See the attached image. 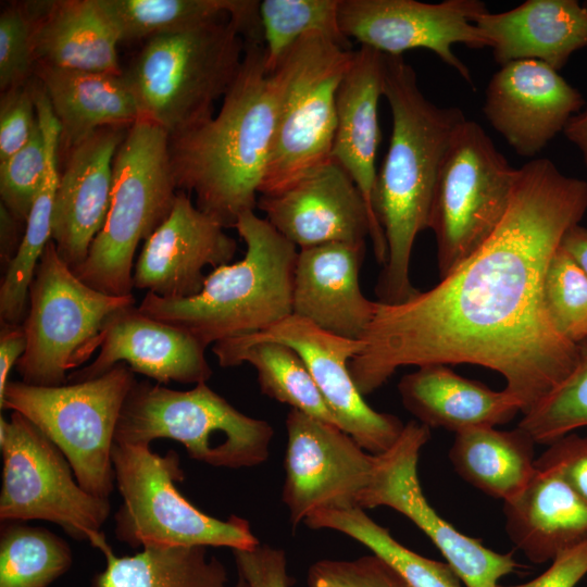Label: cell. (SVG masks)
<instances>
[{
    "label": "cell",
    "mask_w": 587,
    "mask_h": 587,
    "mask_svg": "<svg viewBox=\"0 0 587 587\" xmlns=\"http://www.w3.org/2000/svg\"><path fill=\"white\" fill-rule=\"evenodd\" d=\"M60 125L59 152L103 127H129L138 120L134 97L122 74L66 70L36 64Z\"/></svg>",
    "instance_id": "obj_29"
},
{
    "label": "cell",
    "mask_w": 587,
    "mask_h": 587,
    "mask_svg": "<svg viewBox=\"0 0 587 587\" xmlns=\"http://www.w3.org/2000/svg\"><path fill=\"white\" fill-rule=\"evenodd\" d=\"M277 92L263 42H249L216 115L170 137L171 168L178 190L225 228L254 211L271 151Z\"/></svg>",
    "instance_id": "obj_3"
},
{
    "label": "cell",
    "mask_w": 587,
    "mask_h": 587,
    "mask_svg": "<svg viewBox=\"0 0 587 587\" xmlns=\"http://www.w3.org/2000/svg\"><path fill=\"white\" fill-rule=\"evenodd\" d=\"M27 337L23 325L1 324L0 333V397L9 383V374L24 354Z\"/></svg>",
    "instance_id": "obj_47"
},
{
    "label": "cell",
    "mask_w": 587,
    "mask_h": 587,
    "mask_svg": "<svg viewBox=\"0 0 587 587\" xmlns=\"http://www.w3.org/2000/svg\"><path fill=\"white\" fill-rule=\"evenodd\" d=\"M47 167V147L38 123L28 142L0 163V197L16 220L26 223Z\"/></svg>",
    "instance_id": "obj_40"
},
{
    "label": "cell",
    "mask_w": 587,
    "mask_h": 587,
    "mask_svg": "<svg viewBox=\"0 0 587 587\" xmlns=\"http://www.w3.org/2000/svg\"><path fill=\"white\" fill-rule=\"evenodd\" d=\"M561 247L587 275V227L577 224L570 228L562 238Z\"/></svg>",
    "instance_id": "obj_49"
},
{
    "label": "cell",
    "mask_w": 587,
    "mask_h": 587,
    "mask_svg": "<svg viewBox=\"0 0 587 587\" xmlns=\"http://www.w3.org/2000/svg\"><path fill=\"white\" fill-rule=\"evenodd\" d=\"M1 217V261L5 266L16 252L22 239H18L17 225L21 221L16 220L3 205L0 207ZM23 223V222H22Z\"/></svg>",
    "instance_id": "obj_48"
},
{
    "label": "cell",
    "mask_w": 587,
    "mask_h": 587,
    "mask_svg": "<svg viewBox=\"0 0 587 587\" xmlns=\"http://www.w3.org/2000/svg\"><path fill=\"white\" fill-rule=\"evenodd\" d=\"M0 535V587H48L71 567L72 550L54 533L4 522Z\"/></svg>",
    "instance_id": "obj_35"
},
{
    "label": "cell",
    "mask_w": 587,
    "mask_h": 587,
    "mask_svg": "<svg viewBox=\"0 0 587 587\" xmlns=\"http://www.w3.org/2000/svg\"><path fill=\"white\" fill-rule=\"evenodd\" d=\"M36 124L37 112L32 83L1 92L0 163L28 142Z\"/></svg>",
    "instance_id": "obj_43"
},
{
    "label": "cell",
    "mask_w": 587,
    "mask_h": 587,
    "mask_svg": "<svg viewBox=\"0 0 587 587\" xmlns=\"http://www.w3.org/2000/svg\"><path fill=\"white\" fill-rule=\"evenodd\" d=\"M488 11L479 0H340L341 33L361 46L388 55L412 49H427L473 85L469 67L453 52V45L489 48L474 18Z\"/></svg>",
    "instance_id": "obj_16"
},
{
    "label": "cell",
    "mask_w": 587,
    "mask_h": 587,
    "mask_svg": "<svg viewBox=\"0 0 587 587\" xmlns=\"http://www.w3.org/2000/svg\"><path fill=\"white\" fill-rule=\"evenodd\" d=\"M90 544L107 562L91 587H227L225 565L207 547H148L117 557L103 533Z\"/></svg>",
    "instance_id": "obj_32"
},
{
    "label": "cell",
    "mask_w": 587,
    "mask_h": 587,
    "mask_svg": "<svg viewBox=\"0 0 587 587\" xmlns=\"http://www.w3.org/2000/svg\"><path fill=\"white\" fill-rule=\"evenodd\" d=\"M282 498L294 527L321 510L360 508L377 464L335 424L290 408Z\"/></svg>",
    "instance_id": "obj_15"
},
{
    "label": "cell",
    "mask_w": 587,
    "mask_h": 587,
    "mask_svg": "<svg viewBox=\"0 0 587 587\" xmlns=\"http://www.w3.org/2000/svg\"><path fill=\"white\" fill-rule=\"evenodd\" d=\"M308 587H410L375 554L354 560H320L308 571Z\"/></svg>",
    "instance_id": "obj_42"
},
{
    "label": "cell",
    "mask_w": 587,
    "mask_h": 587,
    "mask_svg": "<svg viewBox=\"0 0 587 587\" xmlns=\"http://www.w3.org/2000/svg\"><path fill=\"white\" fill-rule=\"evenodd\" d=\"M168 134L138 118L113 160V186L105 223L74 274L111 296L132 295L134 255L170 215L178 189L171 168Z\"/></svg>",
    "instance_id": "obj_6"
},
{
    "label": "cell",
    "mask_w": 587,
    "mask_h": 587,
    "mask_svg": "<svg viewBox=\"0 0 587 587\" xmlns=\"http://www.w3.org/2000/svg\"><path fill=\"white\" fill-rule=\"evenodd\" d=\"M58 183V173L49 170L26 220L22 241L5 266L0 285L1 324H22L29 286L51 240L52 210Z\"/></svg>",
    "instance_id": "obj_36"
},
{
    "label": "cell",
    "mask_w": 587,
    "mask_h": 587,
    "mask_svg": "<svg viewBox=\"0 0 587 587\" xmlns=\"http://www.w3.org/2000/svg\"><path fill=\"white\" fill-rule=\"evenodd\" d=\"M237 572L248 587H289L287 559L284 550L258 545L249 550H233Z\"/></svg>",
    "instance_id": "obj_45"
},
{
    "label": "cell",
    "mask_w": 587,
    "mask_h": 587,
    "mask_svg": "<svg viewBox=\"0 0 587 587\" xmlns=\"http://www.w3.org/2000/svg\"><path fill=\"white\" fill-rule=\"evenodd\" d=\"M542 294L555 329L574 344L587 339V275L561 245L548 263Z\"/></svg>",
    "instance_id": "obj_39"
},
{
    "label": "cell",
    "mask_w": 587,
    "mask_h": 587,
    "mask_svg": "<svg viewBox=\"0 0 587 587\" xmlns=\"http://www.w3.org/2000/svg\"><path fill=\"white\" fill-rule=\"evenodd\" d=\"M535 444L520 427H474L455 434L449 459L465 482L504 503L514 500L536 473Z\"/></svg>",
    "instance_id": "obj_31"
},
{
    "label": "cell",
    "mask_w": 587,
    "mask_h": 587,
    "mask_svg": "<svg viewBox=\"0 0 587 587\" xmlns=\"http://www.w3.org/2000/svg\"><path fill=\"white\" fill-rule=\"evenodd\" d=\"M585 105L558 71L536 60L502 65L490 78L483 112L521 157L538 154Z\"/></svg>",
    "instance_id": "obj_18"
},
{
    "label": "cell",
    "mask_w": 587,
    "mask_h": 587,
    "mask_svg": "<svg viewBox=\"0 0 587 587\" xmlns=\"http://www.w3.org/2000/svg\"><path fill=\"white\" fill-rule=\"evenodd\" d=\"M135 373L118 363L103 375L61 386L9 382L0 408L35 424L65 455L78 484L108 498L115 486L112 449Z\"/></svg>",
    "instance_id": "obj_10"
},
{
    "label": "cell",
    "mask_w": 587,
    "mask_h": 587,
    "mask_svg": "<svg viewBox=\"0 0 587 587\" xmlns=\"http://www.w3.org/2000/svg\"><path fill=\"white\" fill-rule=\"evenodd\" d=\"M257 208L300 249L330 242L365 246L371 234V216L359 188L332 160L280 192L261 195Z\"/></svg>",
    "instance_id": "obj_20"
},
{
    "label": "cell",
    "mask_w": 587,
    "mask_h": 587,
    "mask_svg": "<svg viewBox=\"0 0 587 587\" xmlns=\"http://www.w3.org/2000/svg\"><path fill=\"white\" fill-rule=\"evenodd\" d=\"M312 529L340 532L364 545L392 567L410 587H462L447 562L425 558L397 541L361 508L321 510L304 522Z\"/></svg>",
    "instance_id": "obj_34"
},
{
    "label": "cell",
    "mask_w": 587,
    "mask_h": 587,
    "mask_svg": "<svg viewBox=\"0 0 587 587\" xmlns=\"http://www.w3.org/2000/svg\"><path fill=\"white\" fill-rule=\"evenodd\" d=\"M235 587H248V584L247 582L245 580V578L238 574V577H237V582H236V585Z\"/></svg>",
    "instance_id": "obj_51"
},
{
    "label": "cell",
    "mask_w": 587,
    "mask_h": 587,
    "mask_svg": "<svg viewBox=\"0 0 587 587\" xmlns=\"http://www.w3.org/2000/svg\"><path fill=\"white\" fill-rule=\"evenodd\" d=\"M0 448L2 522L48 521L89 542L102 533L109 499L86 491L61 450L23 414L0 417Z\"/></svg>",
    "instance_id": "obj_13"
},
{
    "label": "cell",
    "mask_w": 587,
    "mask_h": 587,
    "mask_svg": "<svg viewBox=\"0 0 587 587\" xmlns=\"http://www.w3.org/2000/svg\"><path fill=\"white\" fill-rule=\"evenodd\" d=\"M339 1H260L259 12L267 71L273 72L290 47L311 33H322L350 49V41L339 26Z\"/></svg>",
    "instance_id": "obj_37"
},
{
    "label": "cell",
    "mask_w": 587,
    "mask_h": 587,
    "mask_svg": "<svg viewBox=\"0 0 587 587\" xmlns=\"http://www.w3.org/2000/svg\"><path fill=\"white\" fill-rule=\"evenodd\" d=\"M516 177L517 168L479 124L466 118L458 126L438 174L428 220L441 278L492 235L509 208Z\"/></svg>",
    "instance_id": "obj_12"
},
{
    "label": "cell",
    "mask_w": 587,
    "mask_h": 587,
    "mask_svg": "<svg viewBox=\"0 0 587 587\" xmlns=\"http://www.w3.org/2000/svg\"><path fill=\"white\" fill-rule=\"evenodd\" d=\"M503 511L510 540L533 563L552 561L587 540V502L554 471L536 469Z\"/></svg>",
    "instance_id": "obj_28"
},
{
    "label": "cell",
    "mask_w": 587,
    "mask_h": 587,
    "mask_svg": "<svg viewBox=\"0 0 587 587\" xmlns=\"http://www.w3.org/2000/svg\"><path fill=\"white\" fill-rule=\"evenodd\" d=\"M365 246L330 242L298 251L292 314L347 339L361 340L376 311L359 283Z\"/></svg>",
    "instance_id": "obj_24"
},
{
    "label": "cell",
    "mask_w": 587,
    "mask_h": 587,
    "mask_svg": "<svg viewBox=\"0 0 587 587\" xmlns=\"http://www.w3.org/2000/svg\"><path fill=\"white\" fill-rule=\"evenodd\" d=\"M587 574V540L560 552L536 578L519 585L498 587H575Z\"/></svg>",
    "instance_id": "obj_46"
},
{
    "label": "cell",
    "mask_w": 587,
    "mask_h": 587,
    "mask_svg": "<svg viewBox=\"0 0 587 587\" xmlns=\"http://www.w3.org/2000/svg\"><path fill=\"white\" fill-rule=\"evenodd\" d=\"M517 427L536 444L547 445L587 427V339L578 344V360L573 371L537 407L523 414Z\"/></svg>",
    "instance_id": "obj_38"
},
{
    "label": "cell",
    "mask_w": 587,
    "mask_h": 587,
    "mask_svg": "<svg viewBox=\"0 0 587 587\" xmlns=\"http://www.w3.org/2000/svg\"><path fill=\"white\" fill-rule=\"evenodd\" d=\"M500 66L536 60L560 71L587 48V9L576 0H527L516 8L474 18Z\"/></svg>",
    "instance_id": "obj_25"
},
{
    "label": "cell",
    "mask_w": 587,
    "mask_h": 587,
    "mask_svg": "<svg viewBox=\"0 0 587 587\" xmlns=\"http://www.w3.org/2000/svg\"><path fill=\"white\" fill-rule=\"evenodd\" d=\"M385 53L361 46L354 50L336 96L337 125L329 159L341 166L359 188L371 216L373 250L382 265L387 260L383 229L373 211L375 166L380 140L378 103L384 96Z\"/></svg>",
    "instance_id": "obj_23"
},
{
    "label": "cell",
    "mask_w": 587,
    "mask_h": 587,
    "mask_svg": "<svg viewBox=\"0 0 587 587\" xmlns=\"http://www.w3.org/2000/svg\"><path fill=\"white\" fill-rule=\"evenodd\" d=\"M205 349L189 333L152 319L132 305L112 317L96 359L72 372L67 383L99 377L118 363L161 385L207 383L212 369Z\"/></svg>",
    "instance_id": "obj_22"
},
{
    "label": "cell",
    "mask_w": 587,
    "mask_h": 587,
    "mask_svg": "<svg viewBox=\"0 0 587 587\" xmlns=\"http://www.w3.org/2000/svg\"><path fill=\"white\" fill-rule=\"evenodd\" d=\"M121 41L180 33L230 18L245 41H261L257 0H99Z\"/></svg>",
    "instance_id": "obj_30"
},
{
    "label": "cell",
    "mask_w": 587,
    "mask_h": 587,
    "mask_svg": "<svg viewBox=\"0 0 587 587\" xmlns=\"http://www.w3.org/2000/svg\"><path fill=\"white\" fill-rule=\"evenodd\" d=\"M384 97L392 130L377 171L373 211L383 229L387 260L378 276V302H403L420 290L410 280L417 235L428 228L434 190L452 135L466 117L457 107H438L420 89L401 55L385 54Z\"/></svg>",
    "instance_id": "obj_2"
},
{
    "label": "cell",
    "mask_w": 587,
    "mask_h": 587,
    "mask_svg": "<svg viewBox=\"0 0 587 587\" xmlns=\"http://www.w3.org/2000/svg\"><path fill=\"white\" fill-rule=\"evenodd\" d=\"M229 340L248 345L271 340L295 349L305 363L338 426L365 451L380 454L400 437L402 421L370 407L357 388L349 363L363 348L362 340L342 338L313 323L289 315L268 329Z\"/></svg>",
    "instance_id": "obj_17"
},
{
    "label": "cell",
    "mask_w": 587,
    "mask_h": 587,
    "mask_svg": "<svg viewBox=\"0 0 587 587\" xmlns=\"http://www.w3.org/2000/svg\"><path fill=\"white\" fill-rule=\"evenodd\" d=\"M36 64L122 74L115 27L99 0L30 3Z\"/></svg>",
    "instance_id": "obj_26"
},
{
    "label": "cell",
    "mask_w": 587,
    "mask_h": 587,
    "mask_svg": "<svg viewBox=\"0 0 587 587\" xmlns=\"http://www.w3.org/2000/svg\"><path fill=\"white\" fill-rule=\"evenodd\" d=\"M234 227L246 243L241 260L214 268L196 296L164 299L147 292L138 309L205 347L264 332L291 315L297 247L254 211L242 213Z\"/></svg>",
    "instance_id": "obj_4"
},
{
    "label": "cell",
    "mask_w": 587,
    "mask_h": 587,
    "mask_svg": "<svg viewBox=\"0 0 587 587\" xmlns=\"http://www.w3.org/2000/svg\"><path fill=\"white\" fill-rule=\"evenodd\" d=\"M128 128H100L66 152L53 201L51 240L72 270L87 259L105 223L113 160Z\"/></svg>",
    "instance_id": "obj_21"
},
{
    "label": "cell",
    "mask_w": 587,
    "mask_h": 587,
    "mask_svg": "<svg viewBox=\"0 0 587 587\" xmlns=\"http://www.w3.org/2000/svg\"><path fill=\"white\" fill-rule=\"evenodd\" d=\"M115 485L122 504L114 515L117 540L133 548L226 547L249 550L260 545L247 520L213 517L196 508L177 489L185 477L179 455H164L150 445L114 442Z\"/></svg>",
    "instance_id": "obj_9"
},
{
    "label": "cell",
    "mask_w": 587,
    "mask_h": 587,
    "mask_svg": "<svg viewBox=\"0 0 587 587\" xmlns=\"http://www.w3.org/2000/svg\"><path fill=\"white\" fill-rule=\"evenodd\" d=\"M563 134L579 150L587 168V104L569 121Z\"/></svg>",
    "instance_id": "obj_50"
},
{
    "label": "cell",
    "mask_w": 587,
    "mask_h": 587,
    "mask_svg": "<svg viewBox=\"0 0 587 587\" xmlns=\"http://www.w3.org/2000/svg\"><path fill=\"white\" fill-rule=\"evenodd\" d=\"M429 438L428 426L419 421L407 423L395 445L377 454L374 476L360 508L384 505L411 520L437 547L465 587H498L499 579L514 573L520 564L512 552H496L459 532L426 500L417 463L420 451Z\"/></svg>",
    "instance_id": "obj_14"
},
{
    "label": "cell",
    "mask_w": 587,
    "mask_h": 587,
    "mask_svg": "<svg viewBox=\"0 0 587 587\" xmlns=\"http://www.w3.org/2000/svg\"><path fill=\"white\" fill-rule=\"evenodd\" d=\"M33 12L29 4H11L0 14V90L22 87L35 73Z\"/></svg>",
    "instance_id": "obj_41"
},
{
    "label": "cell",
    "mask_w": 587,
    "mask_h": 587,
    "mask_svg": "<svg viewBox=\"0 0 587 587\" xmlns=\"http://www.w3.org/2000/svg\"><path fill=\"white\" fill-rule=\"evenodd\" d=\"M245 46L230 18L145 41L123 71L138 118L172 137L212 117L239 71Z\"/></svg>",
    "instance_id": "obj_5"
},
{
    "label": "cell",
    "mask_w": 587,
    "mask_h": 587,
    "mask_svg": "<svg viewBox=\"0 0 587 587\" xmlns=\"http://www.w3.org/2000/svg\"><path fill=\"white\" fill-rule=\"evenodd\" d=\"M353 52L322 33H311L292 45L271 72L277 112L260 195L280 192L330 160L337 90Z\"/></svg>",
    "instance_id": "obj_8"
},
{
    "label": "cell",
    "mask_w": 587,
    "mask_h": 587,
    "mask_svg": "<svg viewBox=\"0 0 587 587\" xmlns=\"http://www.w3.org/2000/svg\"><path fill=\"white\" fill-rule=\"evenodd\" d=\"M237 242L214 217L178 190L167 218L145 241L134 265L133 286L164 299L198 295L205 266L229 264Z\"/></svg>",
    "instance_id": "obj_19"
},
{
    "label": "cell",
    "mask_w": 587,
    "mask_h": 587,
    "mask_svg": "<svg viewBox=\"0 0 587 587\" xmlns=\"http://www.w3.org/2000/svg\"><path fill=\"white\" fill-rule=\"evenodd\" d=\"M273 436L268 422L238 411L207 383L175 390L141 380L125 399L115 442L151 445L168 438L195 461L238 470L264 463Z\"/></svg>",
    "instance_id": "obj_7"
},
{
    "label": "cell",
    "mask_w": 587,
    "mask_h": 587,
    "mask_svg": "<svg viewBox=\"0 0 587 587\" xmlns=\"http://www.w3.org/2000/svg\"><path fill=\"white\" fill-rule=\"evenodd\" d=\"M135 302L133 294L105 295L83 283L50 240L29 286V308L22 323L27 337L16 364L22 382L67 384L68 375L100 348L112 317Z\"/></svg>",
    "instance_id": "obj_11"
},
{
    "label": "cell",
    "mask_w": 587,
    "mask_h": 587,
    "mask_svg": "<svg viewBox=\"0 0 587 587\" xmlns=\"http://www.w3.org/2000/svg\"><path fill=\"white\" fill-rule=\"evenodd\" d=\"M535 466L557 472L587 502V436L571 433L554 440Z\"/></svg>",
    "instance_id": "obj_44"
},
{
    "label": "cell",
    "mask_w": 587,
    "mask_h": 587,
    "mask_svg": "<svg viewBox=\"0 0 587 587\" xmlns=\"http://www.w3.org/2000/svg\"><path fill=\"white\" fill-rule=\"evenodd\" d=\"M212 351L220 366L252 365L263 395L338 426L305 363L291 347L271 340L240 345L225 339L215 342Z\"/></svg>",
    "instance_id": "obj_33"
},
{
    "label": "cell",
    "mask_w": 587,
    "mask_h": 587,
    "mask_svg": "<svg viewBox=\"0 0 587 587\" xmlns=\"http://www.w3.org/2000/svg\"><path fill=\"white\" fill-rule=\"evenodd\" d=\"M587 211V182L549 159L517 168L509 208L486 242L427 291L395 304L376 301L349 370L365 396L403 366L475 364L501 374L528 413L569 376L578 344L545 307V273L562 238Z\"/></svg>",
    "instance_id": "obj_1"
},
{
    "label": "cell",
    "mask_w": 587,
    "mask_h": 587,
    "mask_svg": "<svg viewBox=\"0 0 587 587\" xmlns=\"http://www.w3.org/2000/svg\"><path fill=\"white\" fill-rule=\"evenodd\" d=\"M398 391L403 407L420 423L454 434L505 424L521 412L517 401L505 389L492 390L444 364L419 366L403 375Z\"/></svg>",
    "instance_id": "obj_27"
}]
</instances>
